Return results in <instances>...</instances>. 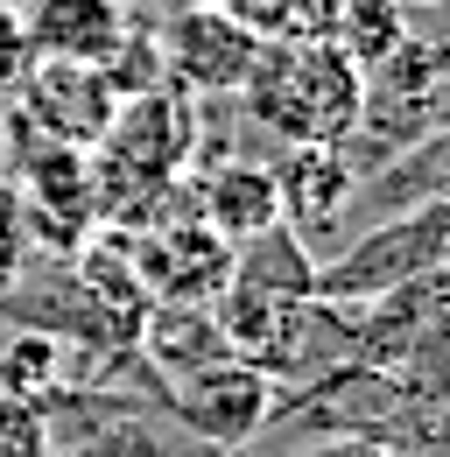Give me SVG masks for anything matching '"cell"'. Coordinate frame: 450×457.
Wrapping results in <instances>:
<instances>
[{"instance_id": "cell-1", "label": "cell", "mask_w": 450, "mask_h": 457, "mask_svg": "<svg viewBox=\"0 0 450 457\" xmlns=\"http://www.w3.org/2000/svg\"><path fill=\"white\" fill-rule=\"evenodd\" d=\"M197 155V106L190 92H134L112 106V127L92 141V176H99V219L141 226L169 204V183H183Z\"/></svg>"}, {"instance_id": "cell-2", "label": "cell", "mask_w": 450, "mask_h": 457, "mask_svg": "<svg viewBox=\"0 0 450 457\" xmlns=\"http://www.w3.org/2000/svg\"><path fill=\"white\" fill-rule=\"evenodd\" d=\"M239 99L246 120H261L288 148H345L366 106V71L338 43H261Z\"/></svg>"}, {"instance_id": "cell-3", "label": "cell", "mask_w": 450, "mask_h": 457, "mask_svg": "<svg viewBox=\"0 0 450 457\" xmlns=\"http://www.w3.org/2000/svg\"><path fill=\"white\" fill-rule=\"evenodd\" d=\"M444 268H450V204H429V212L373 226L352 253H338L331 268H317V295H331V303L394 295V288H415L429 275H444Z\"/></svg>"}, {"instance_id": "cell-4", "label": "cell", "mask_w": 450, "mask_h": 457, "mask_svg": "<svg viewBox=\"0 0 450 457\" xmlns=\"http://www.w3.org/2000/svg\"><path fill=\"white\" fill-rule=\"evenodd\" d=\"M155 43H162V71L190 99H239V85L261 63V36L232 7H197V0L155 21Z\"/></svg>"}, {"instance_id": "cell-5", "label": "cell", "mask_w": 450, "mask_h": 457, "mask_svg": "<svg viewBox=\"0 0 450 457\" xmlns=\"http://www.w3.org/2000/svg\"><path fill=\"white\" fill-rule=\"evenodd\" d=\"M120 253L141 275L148 303H219V288L232 282V246L190 212V197L176 219H141Z\"/></svg>"}, {"instance_id": "cell-6", "label": "cell", "mask_w": 450, "mask_h": 457, "mask_svg": "<svg viewBox=\"0 0 450 457\" xmlns=\"http://www.w3.org/2000/svg\"><path fill=\"white\" fill-rule=\"evenodd\" d=\"M112 106H120V92L106 85V71L71 57H36L14 92V120L43 141H63V148H92L112 127Z\"/></svg>"}, {"instance_id": "cell-7", "label": "cell", "mask_w": 450, "mask_h": 457, "mask_svg": "<svg viewBox=\"0 0 450 457\" xmlns=\"http://www.w3.org/2000/svg\"><path fill=\"white\" fill-rule=\"evenodd\" d=\"M169 408L183 429H197L204 444H254L275 415V373L246 366V359H212L183 380H169Z\"/></svg>"}, {"instance_id": "cell-8", "label": "cell", "mask_w": 450, "mask_h": 457, "mask_svg": "<svg viewBox=\"0 0 450 457\" xmlns=\"http://www.w3.org/2000/svg\"><path fill=\"white\" fill-rule=\"evenodd\" d=\"M190 212L219 232L225 246H246V239H261L268 226H281L275 170L268 162H239V155L204 162V176L190 183Z\"/></svg>"}, {"instance_id": "cell-9", "label": "cell", "mask_w": 450, "mask_h": 457, "mask_svg": "<svg viewBox=\"0 0 450 457\" xmlns=\"http://www.w3.org/2000/svg\"><path fill=\"white\" fill-rule=\"evenodd\" d=\"M127 29H134V0H29L21 7V36L36 57L106 63Z\"/></svg>"}, {"instance_id": "cell-10", "label": "cell", "mask_w": 450, "mask_h": 457, "mask_svg": "<svg viewBox=\"0 0 450 457\" xmlns=\"http://www.w3.org/2000/svg\"><path fill=\"white\" fill-rule=\"evenodd\" d=\"M275 190H281V226L288 232H324L338 226V212L352 204V155L345 148H281L275 162Z\"/></svg>"}, {"instance_id": "cell-11", "label": "cell", "mask_w": 450, "mask_h": 457, "mask_svg": "<svg viewBox=\"0 0 450 457\" xmlns=\"http://www.w3.org/2000/svg\"><path fill=\"white\" fill-rule=\"evenodd\" d=\"M232 282L261 288V295H281V303H317V253L303 246V232L268 226L261 239L232 246Z\"/></svg>"}, {"instance_id": "cell-12", "label": "cell", "mask_w": 450, "mask_h": 457, "mask_svg": "<svg viewBox=\"0 0 450 457\" xmlns=\"http://www.w3.org/2000/svg\"><path fill=\"white\" fill-rule=\"evenodd\" d=\"M141 352L162 366L169 380H183V373L225 359V331L212 317V303H155L148 324H141Z\"/></svg>"}, {"instance_id": "cell-13", "label": "cell", "mask_w": 450, "mask_h": 457, "mask_svg": "<svg viewBox=\"0 0 450 457\" xmlns=\"http://www.w3.org/2000/svg\"><path fill=\"white\" fill-rule=\"evenodd\" d=\"M331 43L359 63V71H380V63L408 43V7H401V0H338Z\"/></svg>"}, {"instance_id": "cell-14", "label": "cell", "mask_w": 450, "mask_h": 457, "mask_svg": "<svg viewBox=\"0 0 450 457\" xmlns=\"http://www.w3.org/2000/svg\"><path fill=\"white\" fill-rule=\"evenodd\" d=\"M261 43H331L338 0H225Z\"/></svg>"}, {"instance_id": "cell-15", "label": "cell", "mask_w": 450, "mask_h": 457, "mask_svg": "<svg viewBox=\"0 0 450 457\" xmlns=\"http://www.w3.org/2000/svg\"><path fill=\"white\" fill-rule=\"evenodd\" d=\"M63 380V345L56 331H14L0 345V395H21V401H43Z\"/></svg>"}, {"instance_id": "cell-16", "label": "cell", "mask_w": 450, "mask_h": 457, "mask_svg": "<svg viewBox=\"0 0 450 457\" xmlns=\"http://www.w3.org/2000/svg\"><path fill=\"white\" fill-rule=\"evenodd\" d=\"M50 415L43 401H21V395H0V457H50Z\"/></svg>"}, {"instance_id": "cell-17", "label": "cell", "mask_w": 450, "mask_h": 457, "mask_svg": "<svg viewBox=\"0 0 450 457\" xmlns=\"http://www.w3.org/2000/svg\"><path fill=\"white\" fill-rule=\"evenodd\" d=\"M29 219H21V197H14V183H0V295L21 282V268H29Z\"/></svg>"}, {"instance_id": "cell-18", "label": "cell", "mask_w": 450, "mask_h": 457, "mask_svg": "<svg viewBox=\"0 0 450 457\" xmlns=\"http://www.w3.org/2000/svg\"><path fill=\"white\" fill-rule=\"evenodd\" d=\"M29 63H36V50H29V36H21V14H14V7H0V106L21 92Z\"/></svg>"}, {"instance_id": "cell-19", "label": "cell", "mask_w": 450, "mask_h": 457, "mask_svg": "<svg viewBox=\"0 0 450 457\" xmlns=\"http://www.w3.org/2000/svg\"><path fill=\"white\" fill-rule=\"evenodd\" d=\"M310 457H401L394 444H373V436H331V444H317Z\"/></svg>"}, {"instance_id": "cell-20", "label": "cell", "mask_w": 450, "mask_h": 457, "mask_svg": "<svg viewBox=\"0 0 450 457\" xmlns=\"http://www.w3.org/2000/svg\"><path fill=\"white\" fill-rule=\"evenodd\" d=\"M401 7H437V0H401Z\"/></svg>"}, {"instance_id": "cell-21", "label": "cell", "mask_w": 450, "mask_h": 457, "mask_svg": "<svg viewBox=\"0 0 450 457\" xmlns=\"http://www.w3.org/2000/svg\"><path fill=\"white\" fill-rule=\"evenodd\" d=\"M197 7H225V0H197Z\"/></svg>"}, {"instance_id": "cell-22", "label": "cell", "mask_w": 450, "mask_h": 457, "mask_svg": "<svg viewBox=\"0 0 450 457\" xmlns=\"http://www.w3.org/2000/svg\"><path fill=\"white\" fill-rule=\"evenodd\" d=\"M50 457H63V451H50Z\"/></svg>"}]
</instances>
